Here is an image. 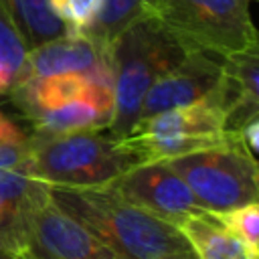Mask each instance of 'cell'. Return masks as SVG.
I'll use <instances>...</instances> for the list:
<instances>
[{"instance_id":"5bb4252c","label":"cell","mask_w":259,"mask_h":259,"mask_svg":"<svg viewBox=\"0 0 259 259\" xmlns=\"http://www.w3.org/2000/svg\"><path fill=\"white\" fill-rule=\"evenodd\" d=\"M152 0H99L91 24L81 32L99 49L109 53L111 42L136 20L150 12Z\"/></svg>"},{"instance_id":"d6986e66","label":"cell","mask_w":259,"mask_h":259,"mask_svg":"<svg viewBox=\"0 0 259 259\" xmlns=\"http://www.w3.org/2000/svg\"><path fill=\"white\" fill-rule=\"evenodd\" d=\"M237 140L241 142V146H243L253 158H257V148H259V119L249 121V123L237 134Z\"/></svg>"},{"instance_id":"5b68a950","label":"cell","mask_w":259,"mask_h":259,"mask_svg":"<svg viewBox=\"0 0 259 259\" xmlns=\"http://www.w3.org/2000/svg\"><path fill=\"white\" fill-rule=\"evenodd\" d=\"M121 142L140 164L168 162L194 152L241 144L225 134L221 113L206 99L142 117Z\"/></svg>"},{"instance_id":"6da1fadb","label":"cell","mask_w":259,"mask_h":259,"mask_svg":"<svg viewBox=\"0 0 259 259\" xmlns=\"http://www.w3.org/2000/svg\"><path fill=\"white\" fill-rule=\"evenodd\" d=\"M49 198L115 259H196L176 225L130 204L109 186H49Z\"/></svg>"},{"instance_id":"7c38bea8","label":"cell","mask_w":259,"mask_h":259,"mask_svg":"<svg viewBox=\"0 0 259 259\" xmlns=\"http://www.w3.org/2000/svg\"><path fill=\"white\" fill-rule=\"evenodd\" d=\"M178 231L184 235L196 259H259V251L233 235L208 210L186 217L178 225Z\"/></svg>"},{"instance_id":"ac0fdd59","label":"cell","mask_w":259,"mask_h":259,"mask_svg":"<svg viewBox=\"0 0 259 259\" xmlns=\"http://www.w3.org/2000/svg\"><path fill=\"white\" fill-rule=\"evenodd\" d=\"M26 138H28V134L20 125H16L4 113L0 115V146H4V144H22V142H26Z\"/></svg>"},{"instance_id":"3957f363","label":"cell","mask_w":259,"mask_h":259,"mask_svg":"<svg viewBox=\"0 0 259 259\" xmlns=\"http://www.w3.org/2000/svg\"><path fill=\"white\" fill-rule=\"evenodd\" d=\"M140 164L121 140L107 132H73L61 136L28 134V158L22 174L49 186L95 188Z\"/></svg>"},{"instance_id":"2e32d148","label":"cell","mask_w":259,"mask_h":259,"mask_svg":"<svg viewBox=\"0 0 259 259\" xmlns=\"http://www.w3.org/2000/svg\"><path fill=\"white\" fill-rule=\"evenodd\" d=\"M212 217L233 235L243 239L251 249L259 251V202H249L237 208L212 212Z\"/></svg>"},{"instance_id":"7402d4cb","label":"cell","mask_w":259,"mask_h":259,"mask_svg":"<svg viewBox=\"0 0 259 259\" xmlns=\"http://www.w3.org/2000/svg\"><path fill=\"white\" fill-rule=\"evenodd\" d=\"M249 2H251V0H249Z\"/></svg>"},{"instance_id":"ffe728a7","label":"cell","mask_w":259,"mask_h":259,"mask_svg":"<svg viewBox=\"0 0 259 259\" xmlns=\"http://www.w3.org/2000/svg\"><path fill=\"white\" fill-rule=\"evenodd\" d=\"M0 259H12V257H10V255H6V253H2V251H0Z\"/></svg>"},{"instance_id":"8fae6325","label":"cell","mask_w":259,"mask_h":259,"mask_svg":"<svg viewBox=\"0 0 259 259\" xmlns=\"http://www.w3.org/2000/svg\"><path fill=\"white\" fill-rule=\"evenodd\" d=\"M53 75H111L109 53L99 49L83 34L67 32L26 51L16 85Z\"/></svg>"},{"instance_id":"4fadbf2b","label":"cell","mask_w":259,"mask_h":259,"mask_svg":"<svg viewBox=\"0 0 259 259\" xmlns=\"http://www.w3.org/2000/svg\"><path fill=\"white\" fill-rule=\"evenodd\" d=\"M26 51L67 34V26L55 16L49 0H0Z\"/></svg>"},{"instance_id":"e0dca14e","label":"cell","mask_w":259,"mask_h":259,"mask_svg":"<svg viewBox=\"0 0 259 259\" xmlns=\"http://www.w3.org/2000/svg\"><path fill=\"white\" fill-rule=\"evenodd\" d=\"M49 4L69 32L81 34L91 24L99 0H49Z\"/></svg>"},{"instance_id":"30bf717a","label":"cell","mask_w":259,"mask_h":259,"mask_svg":"<svg viewBox=\"0 0 259 259\" xmlns=\"http://www.w3.org/2000/svg\"><path fill=\"white\" fill-rule=\"evenodd\" d=\"M219 75L221 57L200 51L186 53L176 67H172L150 87L140 109V119L204 99L217 85Z\"/></svg>"},{"instance_id":"ba28073f","label":"cell","mask_w":259,"mask_h":259,"mask_svg":"<svg viewBox=\"0 0 259 259\" xmlns=\"http://www.w3.org/2000/svg\"><path fill=\"white\" fill-rule=\"evenodd\" d=\"M107 186L130 204L176 227L186 217L202 210L184 180L168 166V162L136 164Z\"/></svg>"},{"instance_id":"9a60e30c","label":"cell","mask_w":259,"mask_h":259,"mask_svg":"<svg viewBox=\"0 0 259 259\" xmlns=\"http://www.w3.org/2000/svg\"><path fill=\"white\" fill-rule=\"evenodd\" d=\"M24 57L26 47L0 4V95H8L16 85Z\"/></svg>"},{"instance_id":"9c48e42d","label":"cell","mask_w":259,"mask_h":259,"mask_svg":"<svg viewBox=\"0 0 259 259\" xmlns=\"http://www.w3.org/2000/svg\"><path fill=\"white\" fill-rule=\"evenodd\" d=\"M223 117L225 134H237L259 119V49L221 59L217 85L204 97Z\"/></svg>"},{"instance_id":"52a82bcc","label":"cell","mask_w":259,"mask_h":259,"mask_svg":"<svg viewBox=\"0 0 259 259\" xmlns=\"http://www.w3.org/2000/svg\"><path fill=\"white\" fill-rule=\"evenodd\" d=\"M196 204L208 212L259 202V166L241 144L219 146L168 160Z\"/></svg>"},{"instance_id":"8992f818","label":"cell","mask_w":259,"mask_h":259,"mask_svg":"<svg viewBox=\"0 0 259 259\" xmlns=\"http://www.w3.org/2000/svg\"><path fill=\"white\" fill-rule=\"evenodd\" d=\"M0 251L12 259H115L87 229L59 210L49 192L28 202L0 231Z\"/></svg>"},{"instance_id":"277c9868","label":"cell","mask_w":259,"mask_h":259,"mask_svg":"<svg viewBox=\"0 0 259 259\" xmlns=\"http://www.w3.org/2000/svg\"><path fill=\"white\" fill-rule=\"evenodd\" d=\"M154 16L188 53L214 57L259 49L249 0H152Z\"/></svg>"},{"instance_id":"44dd1931","label":"cell","mask_w":259,"mask_h":259,"mask_svg":"<svg viewBox=\"0 0 259 259\" xmlns=\"http://www.w3.org/2000/svg\"><path fill=\"white\" fill-rule=\"evenodd\" d=\"M0 115H2V111H0Z\"/></svg>"},{"instance_id":"7a4b0ae2","label":"cell","mask_w":259,"mask_h":259,"mask_svg":"<svg viewBox=\"0 0 259 259\" xmlns=\"http://www.w3.org/2000/svg\"><path fill=\"white\" fill-rule=\"evenodd\" d=\"M188 51L150 14L127 26L109 47L113 115L107 134L121 140L140 121L150 87L176 67Z\"/></svg>"}]
</instances>
